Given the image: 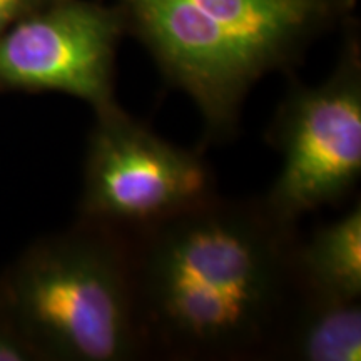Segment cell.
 Listing matches in <instances>:
<instances>
[{"label": "cell", "instance_id": "cell-1", "mask_svg": "<svg viewBox=\"0 0 361 361\" xmlns=\"http://www.w3.org/2000/svg\"><path fill=\"white\" fill-rule=\"evenodd\" d=\"M146 355L273 360L295 303L296 228L263 200H214L128 234Z\"/></svg>", "mask_w": 361, "mask_h": 361}, {"label": "cell", "instance_id": "cell-2", "mask_svg": "<svg viewBox=\"0 0 361 361\" xmlns=\"http://www.w3.org/2000/svg\"><path fill=\"white\" fill-rule=\"evenodd\" d=\"M0 303L39 360L130 361L146 350L129 236L80 219L29 247L0 279Z\"/></svg>", "mask_w": 361, "mask_h": 361}, {"label": "cell", "instance_id": "cell-3", "mask_svg": "<svg viewBox=\"0 0 361 361\" xmlns=\"http://www.w3.org/2000/svg\"><path fill=\"white\" fill-rule=\"evenodd\" d=\"M268 142L281 156L279 176L264 206L296 228L301 216L340 204L361 178V59L351 42L318 85L296 84L279 102Z\"/></svg>", "mask_w": 361, "mask_h": 361}, {"label": "cell", "instance_id": "cell-4", "mask_svg": "<svg viewBox=\"0 0 361 361\" xmlns=\"http://www.w3.org/2000/svg\"><path fill=\"white\" fill-rule=\"evenodd\" d=\"M218 196L204 156L166 141L119 104L96 112L89 133L80 219L126 234Z\"/></svg>", "mask_w": 361, "mask_h": 361}, {"label": "cell", "instance_id": "cell-5", "mask_svg": "<svg viewBox=\"0 0 361 361\" xmlns=\"http://www.w3.org/2000/svg\"><path fill=\"white\" fill-rule=\"evenodd\" d=\"M124 13L87 0H54L0 34V89L61 92L94 112L116 106V51Z\"/></svg>", "mask_w": 361, "mask_h": 361}, {"label": "cell", "instance_id": "cell-6", "mask_svg": "<svg viewBox=\"0 0 361 361\" xmlns=\"http://www.w3.org/2000/svg\"><path fill=\"white\" fill-rule=\"evenodd\" d=\"M211 44L263 74L286 69L301 49L353 7L355 0H178Z\"/></svg>", "mask_w": 361, "mask_h": 361}, {"label": "cell", "instance_id": "cell-7", "mask_svg": "<svg viewBox=\"0 0 361 361\" xmlns=\"http://www.w3.org/2000/svg\"><path fill=\"white\" fill-rule=\"evenodd\" d=\"M273 360L360 361V301L329 300L300 288L284 319Z\"/></svg>", "mask_w": 361, "mask_h": 361}, {"label": "cell", "instance_id": "cell-8", "mask_svg": "<svg viewBox=\"0 0 361 361\" xmlns=\"http://www.w3.org/2000/svg\"><path fill=\"white\" fill-rule=\"evenodd\" d=\"M300 288L310 295L341 301L361 298V204L323 226L295 251Z\"/></svg>", "mask_w": 361, "mask_h": 361}, {"label": "cell", "instance_id": "cell-9", "mask_svg": "<svg viewBox=\"0 0 361 361\" xmlns=\"http://www.w3.org/2000/svg\"><path fill=\"white\" fill-rule=\"evenodd\" d=\"M27 360H39V356L0 303V361Z\"/></svg>", "mask_w": 361, "mask_h": 361}, {"label": "cell", "instance_id": "cell-10", "mask_svg": "<svg viewBox=\"0 0 361 361\" xmlns=\"http://www.w3.org/2000/svg\"><path fill=\"white\" fill-rule=\"evenodd\" d=\"M40 6V0H0V34Z\"/></svg>", "mask_w": 361, "mask_h": 361}]
</instances>
